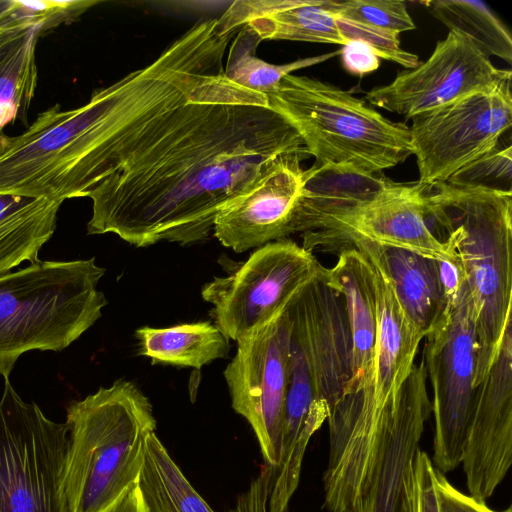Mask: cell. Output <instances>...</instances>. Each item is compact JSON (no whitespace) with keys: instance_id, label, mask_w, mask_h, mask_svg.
<instances>
[{"instance_id":"17","label":"cell","mask_w":512,"mask_h":512,"mask_svg":"<svg viewBox=\"0 0 512 512\" xmlns=\"http://www.w3.org/2000/svg\"><path fill=\"white\" fill-rule=\"evenodd\" d=\"M338 261L327 268L326 280L342 297L352 340V378L347 393L366 387L372 376L378 333L373 269L358 250L339 251Z\"/></svg>"},{"instance_id":"32","label":"cell","mask_w":512,"mask_h":512,"mask_svg":"<svg viewBox=\"0 0 512 512\" xmlns=\"http://www.w3.org/2000/svg\"><path fill=\"white\" fill-rule=\"evenodd\" d=\"M103 512H145L137 483Z\"/></svg>"},{"instance_id":"30","label":"cell","mask_w":512,"mask_h":512,"mask_svg":"<svg viewBox=\"0 0 512 512\" xmlns=\"http://www.w3.org/2000/svg\"><path fill=\"white\" fill-rule=\"evenodd\" d=\"M272 477L273 469L264 465L247 491L238 497L235 506L227 512H268Z\"/></svg>"},{"instance_id":"26","label":"cell","mask_w":512,"mask_h":512,"mask_svg":"<svg viewBox=\"0 0 512 512\" xmlns=\"http://www.w3.org/2000/svg\"><path fill=\"white\" fill-rule=\"evenodd\" d=\"M446 182L464 187L512 192V146H495L454 172Z\"/></svg>"},{"instance_id":"23","label":"cell","mask_w":512,"mask_h":512,"mask_svg":"<svg viewBox=\"0 0 512 512\" xmlns=\"http://www.w3.org/2000/svg\"><path fill=\"white\" fill-rule=\"evenodd\" d=\"M449 31L469 39L484 55L512 62V36L505 24L483 1L433 0L424 3Z\"/></svg>"},{"instance_id":"22","label":"cell","mask_w":512,"mask_h":512,"mask_svg":"<svg viewBox=\"0 0 512 512\" xmlns=\"http://www.w3.org/2000/svg\"><path fill=\"white\" fill-rule=\"evenodd\" d=\"M145 512H214L199 495L159 440H146L137 479Z\"/></svg>"},{"instance_id":"11","label":"cell","mask_w":512,"mask_h":512,"mask_svg":"<svg viewBox=\"0 0 512 512\" xmlns=\"http://www.w3.org/2000/svg\"><path fill=\"white\" fill-rule=\"evenodd\" d=\"M291 322L287 308L237 341L224 370L232 408L253 429L265 464L278 466L288 385Z\"/></svg>"},{"instance_id":"7","label":"cell","mask_w":512,"mask_h":512,"mask_svg":"<svg viewBox=\"0 0 512 512\" xmlns=\"http://www.w3.org/2000/svg\"><path fill=\"white\" fill-rule=\"evenodd\" d=\"M65 423L25 401L9 379L0 396V512H65Z\"/></svg>"},{"instance_id":"19","label":"cell","mask_w":512,"mask_h":512,"mask_svg":"<svg viewBox=\"0 0 512 512\" xmlns=\"http://www.w3.org/2000/svg\"><path fill=\"white\" fill-rule=\"evenodd\" d=\"M42 34L39 24L26 19L0 24V139L5 127L18 120L28 126L38 81L36 44Z\"/></svg>"},{"instance_id":"21","label":"cell","mask_w":512,"mask_h":512,"mask_svg":"<svg viewBox=\"0 0 512 512\" xmlns=\"http://www.w3.org/2000/svg\"><path fill=\"white\" fill-rule=\"evenodd\" d=\"M139 353L153 363L200 369L224 358L230 339L209 321L183 323L167 328L141 327L136 330Z\"/></svg>"},{"instance_id":"5","label":"cell","mask_w":512,"mask_h":512,"mask_svg":"<svg viewBox=\"0 0 512 512\" xmlns=\"http://www.w3.org/2000/svg\"><path fill=\"white\" fill-rule=\"evenodd\" d=\"M266 96L297 129L315 165L380 173L413 155L409 126L332 84L288 74Z\"/></svg>"},{"instance_id":"33","label":"cell","mask_w":512,"mask_h":512,"mask_svg":"<svg viewBox=\"0 0 512 512\" xmlns=\"http://www.w3.org/2000/svg\"><path fill=\"white\" fill-rule=\"evenodd\" d=\"M15 19L14 0H0V24Z\"/></svg>"},{"instance_id":"15","label":"cell","mask_w":512,"mask_h":512,"mask_svg":"<svg viewBox=\"0 0 512 512\" xmlns=\"http://www.w3.org/2000/svg\"><path fill=\"white\" fill-rule=\"evenodd\" d=\"M306 158L293 155L280 161L217 214L213 233L224 247L241 253L293 234Z\"/></svg>"},{"instance_id":"24","label":"cell","mask_w":512,"mask_h":512,"mask_svg":"<svg viewBox=\"0 0 512 512\" xmlns=\"http://www.w3.org/2000/svg\"><path fill=\"white\" fill-rule=\"evenodd\" d=\"M261 41L247 25L241 26L230 43L224 75L242 87L265 95L276 89L280 81L293 71L322 63L340 54L338 50L286 64H272L256 56V48Z\"/></svg>"},{"instance_id":"31","label":"cell","mask_w":512,"mask_h":512,"mask_svg":"<svg viewBox=\"0 0 512 512\" xmlns=\"http://www.w3.org/2000/svg\"><path fill=\"white\" fill-rule=\"evenodd\" d=\"M340 55L344 68L355 75H364L379 67V57L367 44L361 41H348L342 45Z\"/></svg>"},{"instance_id":"13","label":"cell","mask_w":512,"mask_h":512,"mask_svg":"<svg viewBox=\"0 0 512 512\" xmlns=\"http://www.w3.org/2000/svg\"><path fill=\"white\" fill-rule=\"evenodd\" d=\"M461 464L468 495L490 498L512 464V323L485 379L475 387Z\"/></svg>"},{"instance_id":"2","label":"cell","mask_w":512,"mask_h":512,"mask_svg":"<svg viewBox=\"0 0 512 512\" xmlns=\"http://www.w3.org/2000/svg\"><path fill=\"white\" fill-rule=\"evenodd\" d=\"M421 185L426 223L458 258L473 297L475 388L487 376L512 323V192L446 181Z\"/></svg>"},{"instance_id":"6","label":"cell","mask_w":512,"mask_h":512,"mask_svg":"<svg viewBox=\"0 0 512 512\" xmlns=\"http://www.w3.org/2000/svg\"><path fill=\"white\" fill-rule=\"evenodd\" d=\"M326 270L289 303L290 341L284 417L327 421L352 378V340L341 295Z\"/></svg>"},{"instance_id":"20","label":"cell","mask_w":512,"mask_h":512,"mask_svg":"<svg viewBox=\"0 0 512 512\" xmlns=\"http://www.w3.org/2000/svg\"><path fill=\"white\" fill-rule=\"evenodd\" d=\"M61 204L44 197L0 193V276L24 261H39L40 250L56 230Z\"/></svg>"},{"instance_id":"1","label":"cell","mask_w":512,"mask_h":512,"mask_svg":"<svg viewBox=\"0 0 512 512\" xmlns=\"http://www.w3.org/2000/svg\"><path fill=\"white\" fill-rule=\"evenodd\" d=\"M233 32L196 23L106 87L87 223L136 247L208 238L217 214L277 163L310 154L265 94L224 75Z\"/></svg>"},{"instance_id":"25","label":"cell","mask_w":512,"mask_h":512,"mask_svg":"<svg viewBox=\"0 0 512 512\" xmlns=\"http://www.w3.org/2000/svg\"><path fill=\"white\" fill-rule=\"evenodd\" d=\"M324 5L335 17L399 34L416 27L404 1L328 0Z\"/></svg>"},{"instance_id":"4","label":"cell","mask_w":512,"mask_h":512,"mask_svg":"<svg viewBox=\"0 0 512 512\" xmlns=\"http://www.w3.org/2000/svg\"><path fill=\"white\" fill-rule=\"evenodd\" d=\"M105 269L95 258L48 260L0 276V375L32 350L62 351L102 316L98 288Z\"/></svg>"},{"instance_id":"3","label":"cell","mask_w":512,"mask_h":512,"mask_svg":"<svg viewBox=\"0 0 512 512\" xmlns=\"http://www.w3.org/2000/svg\"><path fill=\"white\" fill-rule=\"evenodd\" d=\"M68 447L61 481L65 512H103L137 482L155 432L152 405L119 379L67 406Z\"/></svg>"},{"instance_id":"8","label":"cell","mask_w":512,"mask_h":512,"mask_svg":"<svg viewBox=\"0 0 512 512\" xmlns=\"http://www.w3.org/2000/svg\"><path fill=\"white\" fill-rule=\"evenodd\" d=\"M325 270L311 251L285 238L256 248L234 272L206 283L201 296L212 305L214 324L237 342L282 313Z\"/></svg>"},{"instance_id":"29","label":"cell","mask_w":512,"mask_h":512,"mask_svg":"<svg viewBox=\"0 0 512 512\" xmlns=\"http://www.w3.org/2000/svg\"><path fill=\"white\" fill-rule=\"evenodd\" d=\"M436 482L439 499V512H512L511 506L502 511L490 508L486 501L474 499L458 490L446 477L436 469Z\"/></svg>"},{"instance_id":"18","label":"cell","mask_w":512,"mask_h":512,"mask_svg":"<svg viewBox=\"0 0 512 512\" xmlns=\"http://www.w3.org/2000/svg\"><path fill=\"white\" fill-rule=\"evenodd\" d=\"M396 182L380 173L345 166L314 165L305 169L292 231H317L380 196Z\"/></svg>"},{"instance_id":"14","label":"cell","mask_w":512,"mask_h":512,"mask_svg":"<svg viewBox=\"0 0 512 512\" xmlns=\"http://www.w3.org/2000/svg\"><path fill=\"white\" fill-rule=\"evenodd\" d=\"M352 239L400 248L435 260L457 257L440 242L425 220L422 185L398 183L373 201L327 224L303 233V247L339 250Z\"/></svg>"},{"instance_id":"9","label":"cell","mask_w":512,"mask_h":512,"mask_svg":"<svg viewBox=\"0 0 512 512\" xmlns=\"http://www.w3.org/2000/svg\"><path fill=\"white\" fill-rule=\"evenodd\" d=\"M423 362L433 390L434 467L443 474L461 464L474 396L475 310L466 281L425 337Z\"/></svg>"},{"instance_id":"16","label":"cell","mask_w":512,"mask_h":512,"mask_svg":"<svg viewBox=\"0 0 512 512\" xmlns=\"http://www.w3.org/2000/svg\"><path fill=\"white\" fill-rule=\"evenodd\" d=\"M347 247L361 252L384 272L404 312L424 338L437 328L446 310L438 260L362 239H352L340 250Z\"/></svg>"},{"instance_id":"10","label":"cell","mask_w":512,"mask_h":512,"mask_svg":"<svg viewBox=\"0 0 512 512\" xmlns=\"http://www.w3.org/2000/svg\"><path fill=\"white\" fill-rule=\"evenodd\" d=\"M512 77L414 116L410 142L420 184L446 181L499 144L512 126Z\"/></svg>"},{"instance_id":"27","label":"cell","mask_w":512,"mask_h":512,"mask_svg":"<svg viewBox=\"0 0 512 512\" xmlns=\"http://www.w3.org/2000/svg\"><path fill=\"white\" fill-rule=\"evenodd\" d=\"M336 23L342 37L347 42L352 40L364 42L374 50L379 58L393 61L407 69H413L421 63L416 54L401 48L399 33L339 17H336Z\"/></svg>"},{"instance_id":"28","label":"cell","mask_w":512,"mask_h":512,"mask_svg":"<svg viewBox=\"0 0 512 512\" xmlns=\"http://www.w3.org/2000/svg\"><path fill=\"white\" fill-rule=\"evenodd\" d=\"M97 0L20 1L15 0L17 16L39 24L45 33L60 24L70 23L94 5Z\"/></svg>"},{"instance_id":"12","label":"cell","mask_w":512,"mask_h":512,"mask_svg":"<svg viewBox=\"0 0 512 512\" xmlns=\"http://www.w3.org/2000/svg\"><path fill=\"white\" fill-rule=\"evenodd\" d=\"M508 77L510 70L495 67L469 39L449 31L425 62L399 72L389 84L374 87L365 100L411 119Z\"/></svg>"}]
</instances>
